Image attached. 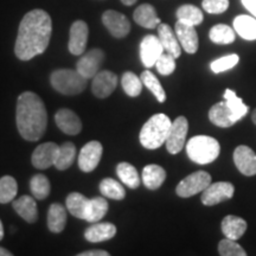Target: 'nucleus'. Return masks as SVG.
Segmentation results:
<instances>
[{
  "label": "nucleus",
  "instance_id": "obj_10",
  "mask_svg": "<svg viewBox=\"0 0 256 256\" xmlns=\"http://www.w3.org/2000/svg\"><path fill=\"white\" fill-rule=\"evenodd\" d=\"M102 23L115 38L126 37L130 31V20L126 16L114 10H108L102 14Z\"/></svg>",
  "mask_w": 256,
  "mask_h": 256
},
{
  "label": "nucleus",
  "instance_id": "obj_49",
  "mask_svg": "<svg viewBox=\"0 0 256 256\" xmlns=\"http://www.w3.org/2000/svg\"><path fill=\"white\" fill-rule=\"evenodd\" d=\"M252 121L256 124V108L252 110Z\"/></svg>",
  "mask_w": 256,
  "mask_h": 256
},
{
  "label": "nucleus",
  "instance_id": "obj_11",
  "mask_svg": "<svg viewBox=\"0 0 256 256\" xmlns=\"http://www.w3.org/2000/svg\"><path fill=\"white\" fill-rule=\"evenodd\" d=\"M104 52L101 49H92L84 54L76 64V70L86 78H92L100 72L101 64L104 63Z\"/></svg>",
  "mask_w": 256,
  "mask_h": 256
},
{
  "label": "nucleus",
  "instance_id": "obj_35",
  "mask_svg": "<svg viewBox=\"0 0 256 256\" xmlns=\"http://www.w3.org/2000/svg\"><path fill=\"white\" fill-rule=\"evenodd\" d=\"M18 192V184L11 176L0 178V204H8L14 202Z\"/></svg>",
  "mask_w": 256,
  "mask_h": 256
},
{
  "label": "nucleus",
  "instance_id": "obj_7",
  "mask_svg": "<svg viewBox=\"0 0 256 256\" xmlns=\"http://www.w3.org/2000/svg\"><path fill=\"white\" fill-rule=\"evenodd\" d=\"M188 130V122L185 116H178L174 121H172L171 128L166 139V148L171 154H177L184 148L185 140H186Z\"/></svg>",
  "mask_w": 256,
  "mask_h": 256
},
{
  "label": "nucleus",
  "instance_id": "obj_15",
  "mask_svg": "<svg viewBox=\"0 0 256 256\" xmlns=\"http://www.w3.org/2000/svg\"><path fill=\"white\" fill-rule=\"evenodd\" d=\"M89 28L86 22L76 20L70 28L69 34V51L75 56L82 55L86 51L88 42Z\"/></svg>",
  "mask_w": 256,
  "mask_h": 256
},
{
  "label": "nucleus",
  "instance_id": "obj_40",
  "mask_svg": "<svg viewBox=\"0 0 256 256\" xmlns=\"http://www.w3.org/2000/svg\"><path fill=\"white\" fill-rule=\"evenodd\" d=\"M218 252L222 256H246L244 249L238 244L235 240L223 238L218 244Z\"/></svg>",
  "mask_w": 256,
  "mask_h": 256
},
{
  "label": "nucleus",
  "instance_id": "obj_38",
  "mask_svg": "<svg viewBox=\"0 0 256 256\" xmlns=\"http://www.w3.org/2000/svg\"><path fill=\"white\" fill-rule=\"evenodd\" d=\"M121 84L124 92L130 98H136L142 94V81L139 78L136 74L132 72H126L121 78Z\"/></svg>",
  "mask_w": 256,
  "mask_h": 256
},
{
  "label": "nucleus",
  "instance_id": "obj_36",
  "mask_svg": "<svg viewBox=\"0 0 256 256\" xmlns=\"http://www.w3.org/2000/svg\"><path fill=\"white\" fill-rule=\"evenodd\" d=\"M142 84L146 86V88L148 90L152 92V94L156 96V100H158L160 104H162L166 100V92L162 88V83L159 82V80L156 78V76L150 70H146L142 74Z\"/></svg>",
  "mask_w": 256,
  "mask_h": 256
},
{
  "label": "nucleus",
  "instance_id": "obj_14",
  "mask_svg": "<svg viewBox=\"0 0 256 256\" xmlns=\"http://www.w3.org/2000/svg\"><path fill=\"white\" fill-rule=\"evenodd\" d=\"M118 76L110 70H102L98 72L92 78V90L96 98H106L110 94H113L118 86Z\"/></svg>",
  "mask_w": 256,
  "mask_h": 256
},
{
  "label": "nucleus",
  "instance_id": "obj_41",
  "mask_svg": "<svg viewBox=\"0 0 256 256\" xmlns=\"http://www.w3.org/2000/svg\"><path fill=\"white\" fill-rule=\"evenodd\" d=\"M240 57L236 54H232V55H226L220 57L218 60H215L214 62H211L210 68L215 74H220L226 70L232 69L236 64L238 63Z\"/></svg>",
  "mask_w": 256,
  "mask_h": 256
},
{
  "label": "nucleus",
  "instance_id": "obj_25",
  "mask_svg": "<svg viewBox=\"0 0 256 256\" xmlns=\"http://www.w3.org/2000/svg\"><path fill=\"white\" fill-rule=\"evenodd\" d=\"M134 22L145 28H156L162 23L156 16V8L150 4H142L134 11Z\"/></svg>",
  "mask_w": 256,
  "mask_h": 256
},
{
  "label": "nucleus",
  "instance_id": "obj_43",
  "mask_svg": "<svg viewBox=\"0 0 256 256\" xmlns=\"http://www.w3.org/2000/svg\"><path fill=\"white\" fill-rule=\"evenodd\" d=\"M204 11L211 14H220L229 8V0H203Z\"/></svg>",
  "mask_w": 256,
  "mask_h": 256
},
{
  "label": "nucleus",
  "instance_id": "obj_22",
  "mask_svg": "<svg viewBox=\"0 0 256 256\" xmlns=\"http://www.w3.org/2000/svg\"><path fill=\"white\" fill-rule=\"evenodd\" d=\"M222 232L226 238L238 241L244 235L248 224L241 217L235 215L226 216L222 220Z\"/></svg>",
  "mask_w": 256,
  "mask_h": 256
},
{
  "label": "nucleus",
  "instance_id": "obj_46",
  "mask_svg": "<svg viewBox=\"0 0 256 256\" xmlns=\"http://www.w3.org/2000/svg\"><path fill=\"white\" fill-rule=\"evenodd\" d=\"M0 256H12V252H8V249L0 247Z\"/></svg>",
  "mask_w": 256,
  "mask_h": 256
},
{
  "label": "nucleus",
  "instance_id": "obj_16",
  "mask_svg": "<svg viewBox=\"0 0 256 256\" xmlns=\"http://www.w3.org/2000/svg\"><path fill=\"white\" fill-rule=\"evenodd\" d=\"M234 164L243 176L256 174V153L249 146L240 145L234 151Z\"/></svg>",
  "mask_w": 256,
  "mask_h": 256
},
{
  "label": "nucleus",
  "instance_id": "obj_20",
  "mask_svg": "<svg viewBox=\"0 0 256 256\" xmlns=\"http://www.w3.org/2000/svg\"><path fill=\"white\" fill-rule=\"evenodd\" d=\"M66 209L74 217L87 220L89 209H90V200L78 192H72L66 197Z\"/></svg>",
  "mask_w": 256,
  "mask_h": 256
},
{
  "label": "nucleus",
  "instance_id": "obj_29",
  "mask_svg": "<svg viewBox=\"0 0 256 256\" xmlns=\"http://www.w3.org/2000/svg\"><path fill=\"white\" fill-rule=\"evenodd\" d=\"M224 101L226 102L230 110H232V116L236 122L241 120L244 115H247L249 107L243 104L242 98H238L236 92H232V89H226V92H224Z\"/></svg>",
  "mask_w": 256,
  "mask_h": 256
},
{
  "label": "nucleus",
  "instance_id": "obj_32",
  "mask_svg": "<svg viewBox=\"0 0 256 256\" xmlns=\"http://www.w3.org/2000/svg\"><path fill=\"white\" fill-rule=\"evenodd\" d=\"M76 156V146L72 142H64L63 145L60 146L58 156L55 162V166L60 171L69 168L72 165L74 160Z\"/></svg>",
  "mask_w": 256,
  "mask_h": 256
},
{
  "label": "nucleus",
  "instance_id": "obj_48",
  "mask_svg": "<svg viewBox=\"0 0 256 256\" xmlns=\"http://www.w3.org/2000/svg\"><path fill=\"white\" fill-rule=\"evenodd\" d=\"M2 238H4V226H2V222L0 220V241H2Z\"/></svg>",
  "mask_w": 256,
  "mask_h": 256
},
{
  "label": "nucleus",
  "instance_id": "obj_1",
  "mask_svg": "<svg viewBox=\"0 0 256 256\" xmlns=\"http://www.w3.org/2000/svg\"><path fill=\"white\" fill-rule=\"evenodd\" d=\"M52 22L44 10H32L22 19L16 40L14 52L20 60H30L49 46Z\"/></svg>",
  "mask_w": 256,
  "mask_h": 256
},
{
  "label": "nucleus",
  "instance_id": "obj_30",
  "mask_svg": "<svg viewBox=\"0 0 256 256\" xmlns=\"http://www.w3.org/2000/svg\"><path fill=\"white\" fill-rule=\"evenodd\" d=\"M177 19L179 22H183L185 24L194 25V26H197V25L202 24L203 22L204 16L203 12L200 11L197 6L194 5H182L180 8L177 10Z\"/></svg>",
  "mask_w": 256,
  "mask_h": 256
},
{
  "label": "nucleus",
  "instance_id": "obj_18",
  "mask_svg": "<svg viewBox=\"0 0 256 256\" xmlns=\"http://www.w3.org/2000/svg\"><path fill=\"white\" fill-rule=\"evenodd\" d=\"M55 121L58 128L68 136H76L82 130L81 119L78 114L68 108H62L55 115Z\"/></svg>",
  "mask_w": 256,
  "mask_h": 256
},
{
  "label": "nucleus",
  "instance_id": "obj_39",
  "mask_svg": "<svg viewBox=\"0 0 256 256\" xmlns=\"http://www.w3.org/2000/svg\"><path fill=\"white\" fill-rule=\"evenodd\" d=\"M108 211V202L104 197H95L90 200V209H89L87 222L96 223L104 218Z\"/></svg>",
  "mask_w": 256,
  "mask_h": 256
},
{
  "label": "nucleus",
  "instance_id": "obj_2",
  "mask_svg": "<svg viewBox=\"0 0 256 256\" xmlns=\"http://www.w3.org/2000/svg\"><path fill=\"white\" fill-rule=\"evenodd\" d=\"M18 132L28 142H37L44 136L48 124L46 104L37 94L25 92L19 95L16 113Z\"/></svg>",
  "mask_w": 256,
  "mask_h": 256
},
{
  "label": "nucleus",
  "instance_id": "obj_13",
  "mask_svg": "<svg viewBox=\"0 0 256 256\" xmlns=\"http://www.w3.org/2000/svg\"><path fill=\"white\" fill-rule=\"evenodd\" d=\"M164 51L159 37L153 34L144 37L140 43V58L146 68H152L153 66H156V62Z\"/></svg>",
  "mask_w": 256,
  "mask_h": 256
},
{
  "label": "nucleus",
  "instance_id": "obj_26",
  "mask_svg": "<svg viewBox=\"0 0 256 256\" xmlns=\"http://www.w3.org/2000/svg\"><path fill=\"white\" fill-rule=\"evenodd\" d=\"M142 178L144 185L147 188H150V190H156L165 182L166 171L159 165H146L142 170Z\"/></svg>",
  "mask_w": 256,
  "mask_h": 256
},
{
  "label": "nucleus",
  "instance_id": "obj_28",
  "mask_svg": "<svg viewBox=\"0 0 256 256\" xmlns=\"http://www.w3.org/2000/svg\"><path fill=\"white\" fill-rule=\"evenodd\" d=\"M234 30L246 40H256V18L247 14L238 16L234 19Z\"/></svg>",
  "mask_w": 256,
  "mask_h": 256
},
{
  "label": "nucleus",
  "instance_id": "obj_23",
  "mask_svg": "<svg viewBox=\"0 0 256 256\" xmlns=\"http://www.w3.org/2000/svg\"><path fill=\"white\" fill-rule=\"evenodd\" d=\"M12 206L16 212L28 223H34L38 220L37 204L31 196H22L18 200L12 202Z\"/></svg>",
  "mask_w": 256,
  "mask_h": 256
},
{
  "label": "nucleus",
  "instance_id": "obj_31",
  "mask_svg": "<svg viewBox=\"0 0 256 256\" xmlns=\"http://www.w3.org/2000/svg\"><path fill=\"white\" fill-rule=\"evenodd\" d=\"M116 174L120 180L130 188H136L140 185V177L136 168L130 162H120L116 166Z\"/></svg>",
  "mask_w": 256,
  "mask_h": 256
},
{
  "label": "nucleus",
  "instance_id": "obj_24",
  "mask_svg": "<svg viewBox=\"0 0 256 256\" xmlns=\"http://www.w3.org/2000/svg\"><path fill=\"white\" fill-rule=\"evenodd\" d=\"M209 119L217 127L228 128L232 127L234 124H236L234 119L232 110L228 107L226 101L218 102V104H214L209 110Z\"/></svg>",
  "mask_w": 256,
  "mask_h": 256
},
{
  "label": "nucleus",
  "instance_id": "obj_47",
  "mask_svg": "<svg viewBox=\"0 0 256 256\" xmlns=\"http://www.w3.org/2000/svg\"><path fill=\"white\" fill-rule=\"evenodd\" d=\"M121 2H122V4H124V5H126V6H130V5H134V4H136V2H138V0H121Z\"/></svg>",
  "mask_w": 256,
  "mask_h": 256
},
{
  "label": "nucleus",
  "instance_id": "obj_44",
  "mask_svg": "<svg viewBox=\"0 0 256 256\" xmlns=\"http://www.w3.org/2000/svg\"><path fill=\"white\" fill-rule=\"evenodd\" d=\"M78 256H110V252L106 250H100V249H94V250L80 252Z\"/></svg>",
  "mask_w": 256,
  "mask_h": 256
},
{
  "label": "nucleus",
  "instance_id": "obj_27",
  "mask_svg": "<svg viewBox=\"0 0 256 256\" xmlns=\"http://www.w3.org/2000/svg\"><path fill=\"white\" fill-rule=\"evenodd\" d=\"M66 224V209L62 204H51L48 211V228L51 232H62Z\"/></svg>",
  "mask_w": 256,
  "mask_h": 256
},
{
  "label": "nucleus",
  "instance_id": "obj_17",
  "mask_svg": "<svg viewBox=\"0 0 256 256\" xmlns=\"http://www.w3.org/2000/svg\"><path fill=\"white\" fill-rule=\"evenodd\" d=\"M174 30L182 48L188 54H196L198 46H200V40H198L197 31L194 25L185 24L183 22L178 20Z\"/></svg>",
  "mask_w": 256,
  "mask_h": 256
},
{
  "label": "nucleus",
  "instance_id": "obj_42",
  "mask_svg": "<svg viewBox=\"0 0 256 256\" xmlns=\"http://www.w3.org/2000/svg\"><path fill=\"white\" fill-rule=\"evenodd\" d=\"M156 66L162 75H171V74L176 70V58L172 55H170V54L164 51V52L162 54V56H160L158 60L156 62Z\"/></svg>",
  "mask_w": 256,
  "mask_h": 256
},
{
  "label": "nucleus",
  "instance_id": "obj_34",
  "mask_svg": "<svg viewBox=\"0 0 256 256\" xmlns=\"http://www.w3.org/2000/svg\"><path fill=\"white\" fill-rule=\"evenodd\" d=\"M100 191L104 197L112 198L115 200H122L126 196V191L119 182L112 178H104L100 183Z\"/></svg>",
  "mask_w": 256,
  "mask_h": 256
},
{
  "label": "nucleus",
  "instance_id": "obj_3",
  "mask_svg": "<svg viewBox=\"0 0 256 256\" xmlns=\"http://www.w3.org/2000/svg\"><path fill=\"white\" fill-rule=\"evenodd\" d=\"M172 121L165 114H156L150 118L140 130V142L147 150H156L168 139Z\"/></svg>",
  "mask_w": 256,
  "mask_h": 256
},
{
  "label": "nucleus",
  "instance_id": "obj_45",
  "mask_svg": "<svg viewBox=\"0 0 256 256\" xmlns=\"http://www.w3.org/2000/svg\"><path fill=\"white\" fill-rule=\"evenodd\" d=\"M242 5L256 18V0H241Z\"/></svg>",
  "mask_w": 256,
  "mask_h": 256
},
{
  "label": "nucleus",
  "instance_id": "obj_19",
  "mask_svg": "<svg viewBox=\"0 0 256 256\" xmlns=\"http://www.w3.org/2000/svg\"><path fill=\"white\" fill-rule=\"evenodd\" d=\"M158 37L160 42H162V46L164 48L165 52L170 54L178 58L182 55V46L179 43L177 34L172 30L171 26L168 24L160 23L158 25Z\"/></svg>",
  "mask_w": 256,
  "mask_h": 256
},
{
  "label": "nucleus",
  "instance_id": "obj_8",
  "mask_svg": "<svg viewBox=\"0 0 256 256\" xmlns=\"http://www.w3.org/2000/svg\"><path fill=\"white\" fill-rule=\"evenodd\" d=\"M235 188L230 182H217L211 183L202 194V203L206 206H217L224 200L232 198Z\"/></svg>",
  "mask_w": 256,
  "mask_h": 256
},
{
  "label": "nucleus",
  "instance_id": "obj_12",
  "mask_svg": "<svg viewBox=\"0 0 256 256\" xmlns=\"http://www.w3.org/2000/svg\"><path fill=\"white\" fill-rule=\"evenodd\" d=\"M60 146L55 142H44L37 146L32 153V165L38 170H46L55 166Z\"/></svg>",
  "mask_w": 256,
  "mask_h": 256
},
{
  "label": "nucleus",
  "instance_id": "obj_33",
  "mask_svg": "<svg viewBox=\"0 0 256 256\" xmlns=\"http://www.w3.org/2000/svg\"><path fill=\"white\" fill-rule=\"evenodd\" d=\"M209 37L215 44H232L235 40V31L226 24H217L211 28Z\"/></svg>",
  "mask_w": 256,
  "mask_h": 256
},
{
  "label": "nucleus",
  "instance_id": "obj_37",
  "mask_svg": "<svg viewBox=\"0 0 256 256\" xmlns=\"http://www.w3.org/2000/svg\"><path fill=\"white\" fill-rule=\"evenodd\" d=\"M30 188L32 194L37 200H46V198L50 194L51 185L49 179H48L44 174H34L31 178L30 182Z\"/></svg>",
  "mask_w": 256,
  "mask_h": 256
},
{
  "label": "nucleus",
  "instance_id": "obj_5",
  "mask_svg": "<svg viewBox=\"0 0 256 256\" xmlns=\"http://www.w3.org/2000/svg\"><path fill=\"white\" fill-rule=\"evenodd\" d=\"M50 82L54 89L63 95H78L87 87L88 78L78 70L57 69L51 74Z\"/></svg>",
  "mask_w": 256,
  "mask_h": 256
},
{
  "label": "nucleus",
  "instance_id": "obj_21",
  "mask_svg": "<svg viewBox=\"0 0 256 256\" xmlns=\"http://www.w3.org/2000/svg\"><path fill=\"white\" fill-rule=\"evenodd\" d=\"M116 234V226L110 222L98 223L89 226L84 232V238L92 243L104 242L113 238Z\"/></svg>",
  "mask_w": 256,
  "mask_h": 256
},
{
  "label": "nucleus",
  "instance_id": "obj_9",
  "mask_svg": "<svg viewBox=\"0 0 256 256\" xmlns=\"http://www.w3.org/2000/svg\"><path fill=\"white\" fill-rule=\"evenodd\" d=\"M104 147L98 142H89L82 147L78 156V168L81 171L89 174L98 168L100 162Z\"/></svg>",
  "mask_w": 256,
  "mask_h": 256
},
{
  "label": "nucleus",
  "instance_id": "obj_4",
  "mask_svg": "<svg viewBox=\"0 0 256 256\" xmlns=\"http://www.w3.org/2000/svg\"><path fill=\"white\" fill-rule=\"evenodd\" d=\"M220 152V142L209 136H196L186 144L188 156L200 165L211 164L218 158Z\"/></svg>",
  "mask_w": 256,
  "mask_h": 256
},
{
  "label": "nucleus",
  "instance_id": "obj_6",
  "mask_svg": "<svg viewBox=\"0 0 256 256\" xmlns=\"http://www.w3.org/2000/svg\"><path fill=\"white\" fill-rule=\"evenodd\" d=\"M211 184V176L206 171H196L188 174L177 185L176 192L179 197L188 198L203 192Z\"/></svg>",
  "mask_w": 256,
  "mask_h": 256
}]
</instances>
